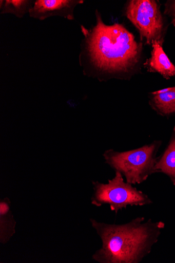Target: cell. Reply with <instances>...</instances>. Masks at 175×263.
<instances>
[{
  "mask_svg": "<svg viewBox=\"0 0 175 263\" xmlns=\"http://www.w3.org/2000/svg\"><path fill=\"white\" fill-rule=\"evenodd\" d=\"M137 217L123 224H110L90 219L101 237L102 247L92 255L100 263H140L159 241L165 224Z\"/></svg>",
  "mask_w": 175,
  "mask_h": 263,
  "instance_id": "obj_2",
  "label": "cell"
},
{
  "mask_svg": "<svg viewBox=\"0 0 175 263\" xmlns=\"http://www.w3.org/2000/svg\"><path fill=\"white\" fill-rule=\"evenodd\" d=\"M125 14L139 31L141 40L152 45L157 41L163 44L164 22L160 6L154 0H131Z\"/></svg>",
  "mask_w": 175,
  "mask_h": 263,
  "instance_id": "obj_5",
  "label": "cell"
},
{
  "mask_svg": "<svg viewBox=\"0 0 175 263\" xmlns=\"http://www.w3.org/2000/svg\"><path fill=\"white\" fill-rule=\"evenodd\" d=\"M83 0H37L29 11L31 17L44 20L52 16H60L68 20L74 19L73 10Z\"/></svg>",
  "mask_w": 175,
  "mask_h": 263,
  "instance_id": "obj_6",
  "label": "cell"
},
{
  "mask_svg": "<svg viewBox=\"0 0 175 263\" xmlns=\"http://www.w3.org/2000/svg\"><path fill=\"white\" fill-rule=\"evenodd\" d=\"M152 45L151 57L144 64L145 68L149 72L159 73L166 80L175 76V66L164 51L162 45L155 41Z\"/></svg>",
  "mask_w": 175,
  "mask_h": 263,
  "instance_id": "obj_7",
  "label": "cell"
},
{
  "mask_svg": "<svg viewBox=\"0 0 175 263\" xmlns=\"http://www.w3.org/2000/svg\"><path fill=\"white\" fill-rule=\"evenodd\" d=\"M31 1L28 0H6L0 1V9L2 14L10 13L22 18L27 12H29L31 7Z\"/></svg>",
  "mask_w": 175,
  "mask_h": 263,
  "instance_id": "obj_10",
  "label": "cell"
},
{
  "mask_svg": "<svg viewBox=\"0 0 175 263\" xmlns=\"http://www.w3.org/2000/svg\"><path fill=\"white\" fill-rule=\"evenodd\" d=\"M155 169L158 173L167 176L175 186V127L168 145L162 155L159 158Z\"/></svg>",
  "mask_w": 175,
  "mask_h": 263,
  "instance_id": "obj_9",
  "label": "cell"
},
{
  "mask_svg": "<svg viewBox=\"0 0 175 263\" xmlns=\"http://www.w3.org/2000/svg\"><path fill=\"white\" fill-rule=\"evenodd\" d=\"M86 32L89 62L100 73L131 78L137 72L142 58V43L119 23L107 26L96 12V25Z\"/></svg>",
  "mask_w": 175,
  "mask_h": 263,
  "instance_id": "obj_1",
  "label": "cell"
},
{
  "mask_svg": "<svg viewBox=\"0 0 175 263\" xmlns=\"http://www.w3.org/2000/svg\"><path fill=\"white\" fill-rule=\"evenodd\" d=\"M162 143L157 140L151 144L124 152L109 150L104 156L106 163L125 177L126 182L133 185L139 184L153 174L158 173L155 166L159 159L157 154Z\"/></svg>",
  "mask_w": 175,
  "mask_h": 263,
  "instance_id": "obj_3",
  "label": "cell"
},
{
  "mask_svg": "<svg viewBox=\"0 0 175 263\" xmlns=\"http://www.w3.org/2000/svg\"><path fill=\"white\" fill-rule=\"evenodd\" d=\"M169 11L171 14L172 25L175 27V1L172 3Z\"/></svg>",
  "mask_w": 175,
  "mask_h": 263,
  "instance_id": "obj_11",
  "label": "cell"
},
{
  "mask_svg": "<svg viewBox=\"0 0 175 263\" xmlns=\"http://www.w3.org/2000/svg\"><path fill=\"white\" fill-rule=\"evenodd\" d=\"M149 104L158 114L169 116L175 113V87L151 93Z\"/></svg>",
  "mask_w": 175,
  "mask_h": 263,
  "instance_id": "obj_8",
  "label": "cell"
},
{
  "mask_svg": "<svg viewBox=\"0 0 175 263\" xmlns=\"http://www.w3.org/2000/svg\"><path fill=\"white\" fill-rule=\"evenodd\" d=\"M94 193L91 204L100 207L109 204L116 213L126 209L128 206H145L153 203L146 194L139 190L133 184L124 181L121 173L116 172L115 176L107 184L93 182Z\"/></svg>",
  "mask_w": 175,
  "mask_h": 263,
  "instance_id": "obj_4",
  "label": "cell"
}]
</instances>
